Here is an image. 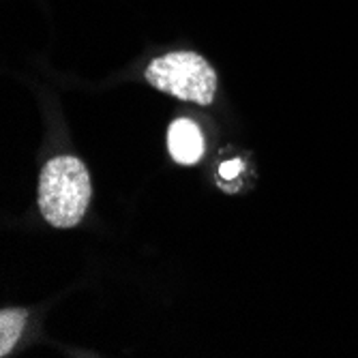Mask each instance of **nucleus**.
I'll use <instances>...</instances> for the list:
<instances>
[{
	"label": "nucleus",
	"mask_w": 358,
	"mask_h": 358,
	"mask_svg": "<svg viewBox=\"0 0 358 358\" xmlns=\"http://www.w3.org/2000/svg\"><path fill=\"white\" fill-rule=\"evenodd\" d=\"M90 202V176L76 157L48 161L39 178V208L48 223L73 227L82 221Z\"/></svg>",
	"instance_id": "nucleus-1"
},
{
	"label": "nucleus",
	"mask_w": 358,
	"mask_h": 358,
	"mask_svg": "<svg viewBox=\"0 0 358 358\" xmlns=\"http://www.w3.org/2000/svg\"><path fill=\"white\" fill-rule=\"evenodd\" d=\"M146 82L176 99L208 106L217 92V73L195 52H172L155 58L146 69Z\"/></svg>",
	"instance_id": "nucleus-2"
},
{
	"label": "nucleus",
	"mask_w": 358,
	"mask_h": 358,
	"mask_svg": "<svg viewBox=\"0 0 358 358\" xmlns=\"http://www.w3.org/2000/svg\"><path fill=\"white\" fill-rule=\"evenodd\" d=\"M168 148L176 164L193 166L204 155V138L200 127L189 118H178L168 129Z\"/></svg>",
	"instance_id": "nucleus-3"
},
{
	"label": "nucleus",
	"mask_w": 358,
	"mask_h": 358,
	"mask_svg": "<svg viewBox=\"0 0 358 358\" xmlns=\"http://www.w3.org/2000/svg\"><path fill=\"white\" fill-rule=\"evenodd\" d=\"M28 320L26 309H5L0 313V356H7Z\"/></svg>",
	"instance_id": "nucleus-4"
},
{
	"label": "nucleus",
	"mask_w": 358,
	"mask_h": 358,
	"mask_svg": "<svg viewBox=\"0 0 358 358\" xmlns=\"http://www.w3.org/2000/svg\"><path fill=\"white\" fill-rule=\"evenodd\" d=\"M238 172H241V161H227V164H223V166H221V170H219L221 178H225V180L236 178V174H238Z\"/></svg>",
	"instance_id": "nucleus-5"
}]
</instances>
